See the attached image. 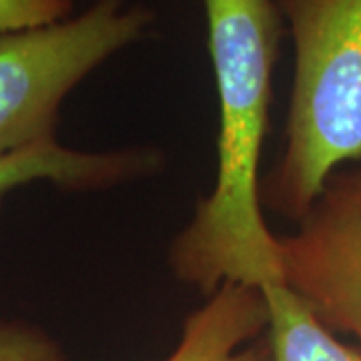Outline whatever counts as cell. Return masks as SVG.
I'll return each instance as SVG.
<instances>
[{"label":"cell","instance_id":"1","mask_svg":"<svg viewBox=\"0 0 361 361\" xmlns=\"http://www.w3.org/2000/svg\"><path fill=\"white\" fill-rule=\"evenodd\" d=\"M203 4L219 94L217 180L169 259L180 281L213 295L225 283H283L279 237L263 219L259 179L283 18L273 0Z\"/></svg>","mask_w":361,"mask_h":361},{"label":"cell","instance_id":"2","mask_svg":"<svg viewBox=\"0 0 361 361\" xmlns=\"http://www.w3.org/2000/svg\"><path fill=\"white\" fill-rule=\"evenodd\" d=\"M287 20L295 75L283 155L261 203L303 219L325 180L361 161V0H273Z\"/></svg>","mask_w":361,"mask_h":361},{"label":"cell","instance_id":"3","mask_svg":"<svg viewBox=\"0 0 361 361\" xmlns=\"http://www.w3.org/2000/svg\"><path fill=\"white\" fill-rule=\"evenodd\" d=\"M153 14L123 0L0 37V157L54 139L59 109L82 78L145 37Z\"/></svg>","mask_w":361,"mask_h":361},{"label":"cell","instance_id":"4","mask_svg":"<svg viewBox=\"0 0 361 361\" xmlns=\"http://www.w3.org/2000/svg\"><path fill=\"white\" fill-rule=\"evenodd\" d=\"M283 283L361 348V161L325 180L295 233L279 237Z\"/></svg>","mask_w":361,"mask_h":361},{"label":"cell","instance_id":"5","mask_svg":"<svg viewBox=\"0 0 361 361\" xmlns=\"http://www.w3.org/2000/svg\"><path fill=\"white\" fill-rule=\"evenodd\" d=\"M267 329V303L257 287L225 283L191 313L177 349L165 361H267L265 345H247Z\"/></svg>","mask_w":361,"mask_h":361},{"label":"cell","instance_id":"6","mask_svg":"<svg viewBox=\"0 0 361 361\" xmlns=\"http://www.w3.org/2000/svg\"><path fill=\"white\" fill-rule=\"evenodd\" d=\"M157 155L142 151L82 153L56 139L0 157V199L32 180H52L68 189H103L155 167Z\"/></svg>","mask_w":361,"mask_h":361},{"label":"cell","instance_id":"7","mask_svg":"<svg viewBox=\"0 0 361 361\" xmlns=\"http://www.w3.org/2000/svg\"><path fill=\"white\" fill-rule=\"evenodd\" d=\"M267 303V361H361L285 283L261 289Z\"/></svg>","mask_w":361,"mask_h":361},{"label":"cell","instance_id":"8","mask_svg":"<svg viewBox=\"0 0 361 361\" xmlns=\"http://www.w3.org/2000/svg\"><path fill=\"white\" fill-rule=\"evenodd\" d=\"M75 0H0V37L71 18Z\"/></svg>","mask_w":361,"mask_h":361},{"label":"cell","instance_id":"9","mask_svg":"<svg viewBox=\"0 0 361 361\" xmlns=\"http://www.w3.org/2000/svg\"><path fill=\"white\" fill-rule=\"evenodd\" d=\"M0 361H65V355L37 327L0 322Z\"/></svg>","mask_w":361,"mask_h":361}]
</instances>
